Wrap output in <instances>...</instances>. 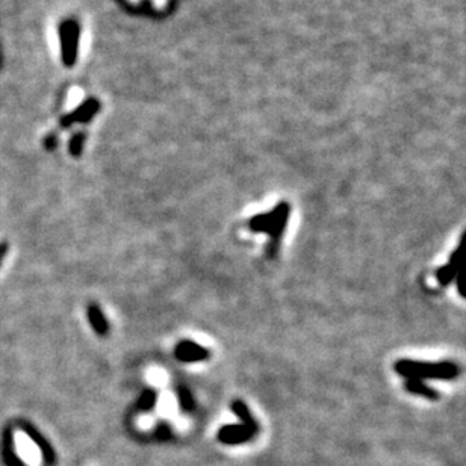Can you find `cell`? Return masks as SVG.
<instances>
[{
  "label": "cell",
  "instance_id": "cell-2",
  "mask_svg": "<svg viewBox=\"0 0 466 466\" xmlns=\"http://www.w3.org/2000/svg\"><path fill=\"white\" fill-rule=\"evenodd\" d=\"M396 373L406 380H427V379H436V380H453L457 375L460 374L459 366L453 362H419V361H410V359H401L397 361L396 365Z\"/></svg>",
  "mask_w": 466,
  "mask_h": 466
},
{
  "label": "cell",
  "instance_id": "cell-10",
  "mask_svg": "<svg viewBox=\"0 0 466 466\" xmlns=\"http://www.w3.org/2000/svg\"><path fill=\"white\" fill-rule=\"evenodd\" d=\"M156 400H158V393L153 389H146L142 392V396L140 398V407L142 410H150L153 409L156 405Z\"/></svg>",
  "mask_w": 466,
  "mask_h": 466
},
{
  "label": "cell",
  "instance_id": "cell-7",
  "mask_svg": "<svg viewBox=\"0 0 466 466\" xmlns=\"http://www.w3.org/2000/svg\"><path fill=\"white\" fill-rule=\"evenodd\" d=\"M87 313H88L89 324H91V327L94 329L96 333L98 336H106L107 331H110V324H107L106 317H105V313L102 312V309L98 308L97 304H89L88 309H87Z\"/></svg>",
  "mask_w": 466,
  "mask_h": 466
},
{
  "label": "cell",
  "instance_id": "cell-5",
  "mask_svg": "<svg viewBox=\"0 0 466 466\" xmlns=\"http://www.w3.org/2000/svg\"><path fill=\"white\" fill-rule=\"evenodd\" d=\"M257 427H248V426H226L221 432L218 433V437L223 442L226 444H241L248 441L256 433Z\"/></svg>",
  "mask_w": 466,
  "mask_h": 466
},
{
  "label": "cell",
  "instance_id": "cell-6",
  "mask_svg": "<svg viewBox=\"0 0 466 466\" xmlns=\"http://www.w3.org/2000/svg\"><path fill=\"white\" fill-rule=\"evenodd\" d=\"M17 446H19V451L26 462H29L32 465L40 463L41 451L40 448L32 442V439L29 436L24 435L17 436Z\"/></svg>",
  "mask_w": 466,
  "mask_h": 466
},
{
  "label": "cell",
  "instance_id": "cell-8",
  "mask_svg": "<svg viewBox=\"0 0 466 466\" xmlns=\"http://www.w3.org/2000/svg\"><path fill=\"white\" fill-rule=\"evenodd\" d=\"M405 388L410 393H414V396L424 397L427 400H437L439 398L437 391L433 389V388H430L428 384H426V382H423V380H412V379L406 380Z\"/></svg>",
  "mask_w": 466,
  "mask_h": 466
},
{
  "label": "cell",
  "instance_id": "cell-12",
  "mask_svg": "<svg viewBox=\"0 0 466 466\" xmlns=\"http://www.w3.org/2000/svg\"><path fill=\"white\" fill-rule=\"evenodd\" d=\"M456 285H457V291L462 295L463 299H466V266L463 270H460L456 276Z\"/></svg>",
  "mask_w": 466,
  "mask_h": 466
},
{
  "label": "cell",
  "instance_id": "cell-11",
  "mask_svg": "<svg viewBox=\"0 0 466 466\" xmlns=\"http://www.w3.org/2000/svg\"><path fill=\"white\" fill-rule=\"evenodd\" d=\"M177 398H179V405L183 410H191L194 406V400L191 392L188 391L186 388H179L177 389Z\"/></svg>",
  "mask_w": 466,
  "mask_h": 466
},
{
  "label": "cell",
  "instance_id": "cell-1",
  "mask_svg": "<svg viewBox=\"0 0 466 466\" xmlns=\"http://www.w3.org/2000/svg\"><path fill=\"white\" fill-rule=\"evenodd\" d=\"M290 212H291L290 204L286 202H282L279 204H276L271 212L257 213L255 217L250 218L248 223L250 230L256 233L264 232L270 236V244H268V253H270V256H274L277 253L283 232L286 226H288Z\"/></svg>",
  "mask_w": 466,
  "mask_h": 466
},
{
  "label": "cell",
  "instance_id": "cell-9",
  "mask_svg": "<svg viewBox=\"0 0 466 466\" xmlns=\"http://www.w3.org/2000/svg\"><path fill=\"white\" fill-rule=\"evenodd\" d=\"M232 410L235 412V414L241 418V421H243V424L244 426H248V427H257L256 423H255V419L252 418V414H250V410L248 407L246 406V403L243 401H235L232 405Z\"/></svg>",
  "mask_w": 466,
  "mask_h": 466
},
{
  "label": "cell",
  "instance_id": "cell-4",
  "mask_svg": "<svg viewBox=\"0 0 466 466\" xmlns=\"http://www.w3.org/2000/svg\"><path fill=\"white\" fill-rule=\"evenodd\" d=\"M174 356L177 361L185 362V363H193V362H202L209 357V350L203 348L202 345L193 343V340H181L174 348Z\"/></svg>",
  "mask_w": 466,
  "mask_h": 466
},
{
  "label": "cell",
  "instance_id": "cell-3",
  "mask_svg": "<svg viewBox=\"0 0 466 466\" xmlns=\"http://www.w3.org/2000/svg\"><path fill=\"white\" fill-rule=\"evenodd\" d=\"M465 266H466V230L460 238L459 246H457V248L453 252L450 262L441 266L436 271V279L442 286L450 285L456 279L457 273L463 270Z\"/></svg>",
  "mask_w": 466,
  "mask_h": 466
}]
</instances>
